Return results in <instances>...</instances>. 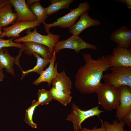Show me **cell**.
<instances>
[{
    "instance_id": "6da1fadb",
    "label": "cell",
    "mask_w": 131,
    "mask_h": 131,
    "mask_svg": "<svg viewBox=\"0 0 131 131\" xmlns=\"http://www.w3.org/2000/svg\"><path fill=\"white\" fill-rule=\"evenodd\" d=\"M82 54L85 64L75 74V87L84 94L96 93L102 83L101 81L104 72L110 67L108 57L103 56L95 59L90 53Z\"/></svg>"
},
{
    "instance_id": "7a4b0ae2",
    "label": "cell",
    "mask_w": 131,
    "mask_h": 131,
    "mask_svg": "<svg viewBox=\"0 0 131 131\" xmlns=\"http://www.w3.org/2000/svg\"><path fill=\"white\" fill-rule=\"evenodd\" d=\"M96 93L99 104L105 110L111 111L117 109L120 104L118 88L105 83H102Z\"/></svg>"
},
{
    "instance_id": "3957f363",
    "label": "cell",
    "mask_w": 131,
    "mask_h": 131,
    "mask_svg": "<svg viewBox=\"0 0 131 131\" xmlns=\"http://www.w3.org/2000/svg\"><path fill=\"white\" fill-rule=\"evenodd\" d=\"M111 73L103 75L105 83L118 88L122 85L131 88V68L112 66L109 68Z\"/></svg>"
},
{
    "instance_id": "277c9868",
    "label": "cell",
    "mask_w": 131,
    "mask_h": 131,
    "mask_svg": "<svg viewBox=\"0 0 131 131\" xmlns=\"http://www.w3.org/2000/svg\"><path fill=\"white\" fill-rule=\"evenodd\" d=\"M89 3L86 1L80 3L77 8L71 9L67 14L57 19L52 23L44 24V26L47 34L51 27H59L62 28H69L76 23L81 15L84 12L88 11L90 8Z\"/></svg>"
},
{
    "instance_id": "5b68a950",
    "label": "cell",
    "mask_w": 131,
    "mask_h": 131,
    "mask_svg": "<svg viewBox=\"0 0 131 131\" xmlns=\"http://www.w3.org/2000/svg\"><path fill=\"white\" fill-rule=\"evenodd\" d=\"M27 35L23 37L17 38L13 40L15 42H33L45 45L50 49L53 54V47L55 44L59 41L60 36L57 34L54 35L50 32L47 35H43L37 32L36 27L33 32L30 29L26 31Z\"/></svg>"
},
{
    "instance_id": "8992f818",
    "label": "cell",
    "mask_w": 131,
    "mask_h": 131,
    "mask_svg": "<svg viewBox=\"0 0 131 131\" xmlns=\"http://www.w3.org/2000/svg\"><path fill=\"white\" fill-rule=\"evenodd\" d=\"M99 106L89 109L84 110L80 109L74 103L72 105V110L67 116L66 120L71 121L73 124L74 131H80L82 129V123L86 119L97 116L99 118V115L104 112L98 109Z\"/></svg>"
},
{
    "instance_id": "52a82bcc",
    "label": "cell",
    "mask_w": 131,
    "mask_h": 131,
    "mask_svg": "<svg viewBox=\"0 0 131 131\" xmlns=\"http://www.w3.org/2000/svg\"><path fill=\"white\" fill-rule=\"evenodd\" d=\"M64 49H72L78 53L82 49H88L96 50L98 47L94 44L86 42L78 36L72 35L67 39L59 41L56 43L53 47V51L57 54Z\"/></svg>"
},
{
    "instance_id": "ba28073f",
    "label": "cell",
    "mask_w": 131,
    "mask_h": 131,
    "mask_svg": "<svg viewBox=\"0 0 131 131\" xmlns=\"http://www.w3.org/2000/svg\"><path fill=\"white\" fill-rule=\"evenodd\" d=\"M107 55L110 67L121 66L131 68V50L117 44Z\"/></svg>"
},
{
    "instance_id": "9c48e42d",
    "label": "cell",
    "mask_w": 131,
    "mask_h": 131,
    "mask_svg": "<svg viewBox=\"0 0 131 131\" xmlns=\"http://www.w3.org/2000/svg\"><path fill=\"white\" fill-rule=\"evenodd\" d=\"M119 105L116 109L115 116L119 121H122L124 116L131 109V88L122 85L118 88Z\"/></svg>"
},
{
    "instance_id": "30bf717a",
    "label": "cell",
    "mask_w": 131,
    "mask_h": 131,
    "mask_svg": "<svg viewBox=\"0 0 131 131\" xmlns=\"http://www.w3.org/2000/svg\"><path fill=\"white\" fill-rule=\"evenodd\" d=\"M40 24L38 21H25L16 22L9 26L3 28L1 37L18 38L20 37V33L23 31L35 28L39 26Z\"/></svg>"
},
{
    "instance_id": "8fae6325",
    "label": "cell",
    "mask_w": 131,
    "mask_h": 131,
    "mask_svg": "<svg viewBox=\"0 0 131 131\" xmlns=\"http://www.w3.org/2000/svg\"><path fill=\"white\" fill-rule=\"evenodd\" d=\"M80 16L78 22L69 28V31L73 35L78 36L88 28L93 26H98L101 24L99 20L90 17L88 15V11L83 12Z\"/></svg>"
},
{
    "instance_id": "7c38bea8",
    "label": "cell",
    "mask_w": 131,
    "mask_h": 131,
    "mask_svg": "<svg viewBox=\"0 0 131 131\" xmlns=\"http://www.w3.org/2000/svg\"><path fill=\"white\" fill-rule=\"evenodd\" d=\"M9 0L16 12L17 18L16 22L25 21H37L36 16L27 5L25 0Z\"/></svg>"
},
{
    "instance_id": "4fadbf2b",
    "label": "cell",
    "mask_w": 131,
    "mask_h": 131,
    "mask_svg": "<svg viewBox=\"0 0 131 131\" xmlns=\"http://www.w3.org/2000/svg\"><path fill=\"white\" fill-rule=\"evenodd\" d=\"M110 39L120 46L130 49L131 47V30L126 26H122L112 33Z\"/></svg>"
},
{
    "instance_id": "5bb4252c",
    "label": "cell",
    "mask_w": 131,
    "mask_h": 131,
    "mask_svg": "<svg viewBox=\"0 0 131 131\" xmlns=\"http://www.w3.org/2000/svg\"><path fill=\"white\" fill-rule=\"evenodd\" d=\"M56 54L55 52H53L49 66L34 81L33 84L38 85L41 82H46L48 86H50L52 81L59 73L57 71L58 63H56L54 65L56 59Z\"/></svg>"
},
{
    "instance_id": "9a60e30c",
    "label": "cell",
    "mask_w": 131,
    "mask_h": 131,
    "mask_svg": "<svg viewBox=\"0 0 131 131\" xmlns=\"http://www.w3.org/2000/svg\"><path fill=\"white\" fill-rule=\"evenodd\" d=\"M23 51L25 54L30 56L36 53L46 59H51L52 53L49 49L43 45L33 42H24Z\"/></svg>"
},
{
    "instance_id": "2e32d148",
    "label": "cell",
    "mask_w": 131,
    "mask_h": 131,
    "mask_svg": "<svg viewBox=\"0 0 131 131\" xmlns=\"http://www.w3.org/2000/svg\"><path fill=\"white\" fill-rule=\"evenodd\" d=\"M19 58L17 56L16 58L12 57L5 48L0 49V70L3 71L5 68L6 72L14 77V64L15 63L20 67L18 61L16 59Z\"/></svg>"
},
{
    "instance_id": "e0dca14e",
    "label": "cell",
    "mask_w": 131,
    "mask_h": 131,
    "mask_svg": "<svg viewBox=\"0 0 131 131\" xmlns=\"http://www.w3.org/2000/svg\"><path fill=\"white\" fill-rule=\"evenodd\" d=\"M53 87L70 95L72 88V82L70 78L68 76L64 70L59 73L58 75L52 81Z\"/></svg>"
},
{
    "instance_id": "ac0fdd59",
    "label": "cell",
    "mask_w": 131,
    "mask_h": 131,
    "mask_svg": "<svg viewBox=\"0 0 131 131\" xmlns=\"http://www.w3.org/2000/svg\"><path fill=\"white\" fill-rule=\"evenodd\" d=\"M10 2L0 8V25L2 27L13 24L17 18L16 13L13 12Z\"/></svg>"
},
{
    "instance_id": "d6986e66",
    "label": "cell",
    "mask_w": 131,
    "mask_h": 131,
    "mask_svg": "<svg viewBox=\"0 0 131 131\" xmlns=\"http://www.w3.org/2000/svg\"><path fill=\"white\" fill-rule=\"evenodd\" d=\"M74 0H51V4L45 8L47 15H50L62 9H70V4Z\"/></svg>"
},
{
    "instance_id": "ffe728a7",
    "label": "cell",
    "mask_w": 131,
    "mask_h": 131,
    "mask_svg": "<svg viewBox=\"0 0 131 131\" xmlns=\"http://www.w3.org/2000/svg\"><path fill=\"white\" fill-rule=\"evenodd\" d=\"M33 55L36 58L37 63L36 66L33 68L24 71H22V76L21 79L24 76L30 72H33L36 73L40 75L44 71V69L48 64L50 63L51 59H46L41 57L39 55L36 53H33Z\"/></svg>"
},
{
    "instance_id": "44dd1931",
    "label": "cell",
    "mask_w": 131,
    "mask_h": 131,
    "mask_svg": "<svg viewBox=\"0 0 131 131\" xmlns=\"http://www.w3.org/2000/svg\"><path fill=\"white\" fill-rule=\"evenodd\" d=\"M49 91L52 99L58 101L65 106L69 104L71 101L72 97L70 95L53 87L50 89Z\"/></svg>"
},
{
    "instance_id": "7402d4cb",
    "label": "cell",
    "mask_w": 131,
    "mask_h": 131,
    "mask_svg": "<svg viewBox=\"0 0 131 131\" xmlns=\"http://www.w3.org/2000/svg\"><path fill=\"white\" fill-rule=\"evenodd\" d=\"M30 9L36 16L37 21L40 23L44 24L48 17L45 8L40 4V1L35 2L30 7Z\"/></svg>"
},
{
    "instance_id": "603a6c76",
    "label": "cell",
    "mask_w": 131,
    "mask_h": 131,
    "mask_svg": "<svg viewBox=\"0 0 131 131\" xmlns=\"http://www.w3.org/2000/svg\"><path fill=\"white\" fill-rule=\"evenodd\" d=\"M39 105L38 101L34 100L31 106L26 111L24 120L32 128L37 127V125L33 121L32 118L35 109Z\"/></svg>"
},
{
    "instance_id": "cb8c5ba5",
    "label": "cell",
    "mask_w": 131,
    "mask_h": 131,
    "mask_svg": "<svg viewBox=\"0 0 131 131\" xmlns=\"http://www.w3.org/2000/svg\"><path fill=\"white\" fill-rule=\"evenodd\" d=\"M37 95L39 105H48L52 99L49 91L44 89L39 90Z\"/></svg>"
},
{
    "instance_id": "d4e9b609",
    "label": "cell",
    "mask_w": 131,
    "mask_h": 131,
    "mask_svg": "<svg viewBox=\"0 0 131 131\" xmlns=\"http://www.w3.org/2000/svg\"><path fill=\"white\" fill-rule=\"evenodd\" d=\"M118 121L117 120H115L112 121V124H111L106 121L103 123L106 131H122L124 129V127L126 123L123 121Z\"/></svg>"
},
{
    "instance_id": "484cf974",
    "label": "cell",
    "mask_w": 131,
    "mask_h": 131,
    "mask_svg": "<svg viewBox=\"0 0 131 131\" xmlns=\"http://www.w3.org/2000/svg\"><path fill=\"white\" fill-rule=\"evenodd\" d=\"M15 38L12 37L8 39L5 40L2 39L0 40V49L5 47H14L20 49L24 47L23 44L20 43H16L13 41V40Z\"/></svg>"
},
{
    "instance_id": "4316f807",
    "label": "cell",
    "mask_w": 131,
    "mask_h": 131,
    "mask_svg": "<svg viewBox=\"0 0 131 131\" xmlns=\"http://www.w3.org/2000/svg\"><path fill=\"white\" fill-rule=\"evenodd\" d=\"M100 120L101 123V126L100 128H98L97 126H95L92 129H90L86 127H83L80 131H106L102 121L101 119Z\"/></svg>"
},
{
    "instance_id": "83f0119b",
    "label": "cell",
    "mask_w": 131,
    "mask_h": 131,
    "mask_svg": "<svg viewBox=\"0 0 131 131\" xmlns=\"http://www.w3.org/2000/svg\"><path fill=\"white\" fill-rule=\"evenodd\" d=\"M122 121L126 123L128 126L131 129V109L129 110L123 116Z\"/></svg>"
},
{
    "instance_id": "f1b7e54d",
    "label": "cell",
    "mask_w": 131,
    "mask_h": 131,
    "mask_svg": "<svg viewBox=\"0 0 131 131\" xmlns=\"http://www.w3.org/2000/svg\"><path fill=\"white\" fill-rule=\"evenodd\" d=\"M115 1L124 4H126L128 9H131V0H116Z\"/></svg>"
},
{
    "instance_id": "f546056e",
    "label": "cell",
    "mask_w": 131,
    "mask_h": 131,
    "mask_svg": "<svg viewBox=\"0 0 131 131\" xmlns=\"http://www.w3.org/2000/svg\"><path fill=\"white\" fill-rule=\"evenodd\" d=\"M39 0H26V4L29 8L30 6L33 3L37 2L40 1Z\"/></svg>"
},
{
    "instance_id": "4dcf8cb0",
    "label": "cell",
    "mask_w": 131,
    "mask_h": 131,
    "mask_svg": "<svg viewBox=\"0 0 131 131\" xmlns=\"http://www.w3.org/2000/svg\"><path fill=\"white\" fill-rule=\"evenodd\" d=\"M10 2L9 0H0V8Z\"/></svg>"
},
{
    "instance_id": "1f68e13d",
    "label": "cell",
    "mask_w": 131,
    "mask_h": 131,
    "mask_svg": "<svg viewBox=\"0 0 131 131\" xmlns=\"http://www.w3.org/2000/svg\"><path fill=\"white\" fill-rule=\"evenodd\" d=\"M4 76L3 71L0 70V82L2 81L4 78Z\"/></svg>"
},
{
    "instance_id": "d6a6232c",
    "label": "cell",
    "mask_w": 131,
    "mask_h": 131,
    "mask_svg": "<svg viewBox=\"0 0 131 131\" xmlns=\"http://www.w3.org/2000/svg\"><path fill=\"white\" fill-rule=\"evenodd\" d=\"M2 27L0 25V40L2 39L1 37V35L2 33Z\"/></svg>"
},
{
    "instance_id": "836d02e7",
    "label": "cell",
    "mask_w": 131,
    "mask_h": 131,
    "mask_svg": "<svg viewBox=\"0 0 131 131\" xmlns=\"http://www.w3.org/2000/svg\"><path fill=\"white\" fill-rule=\"evenodd\" d=\"M122 131H131V130H130V131H127V130H124V129Z\"/></svg>"
}]
</instances>
